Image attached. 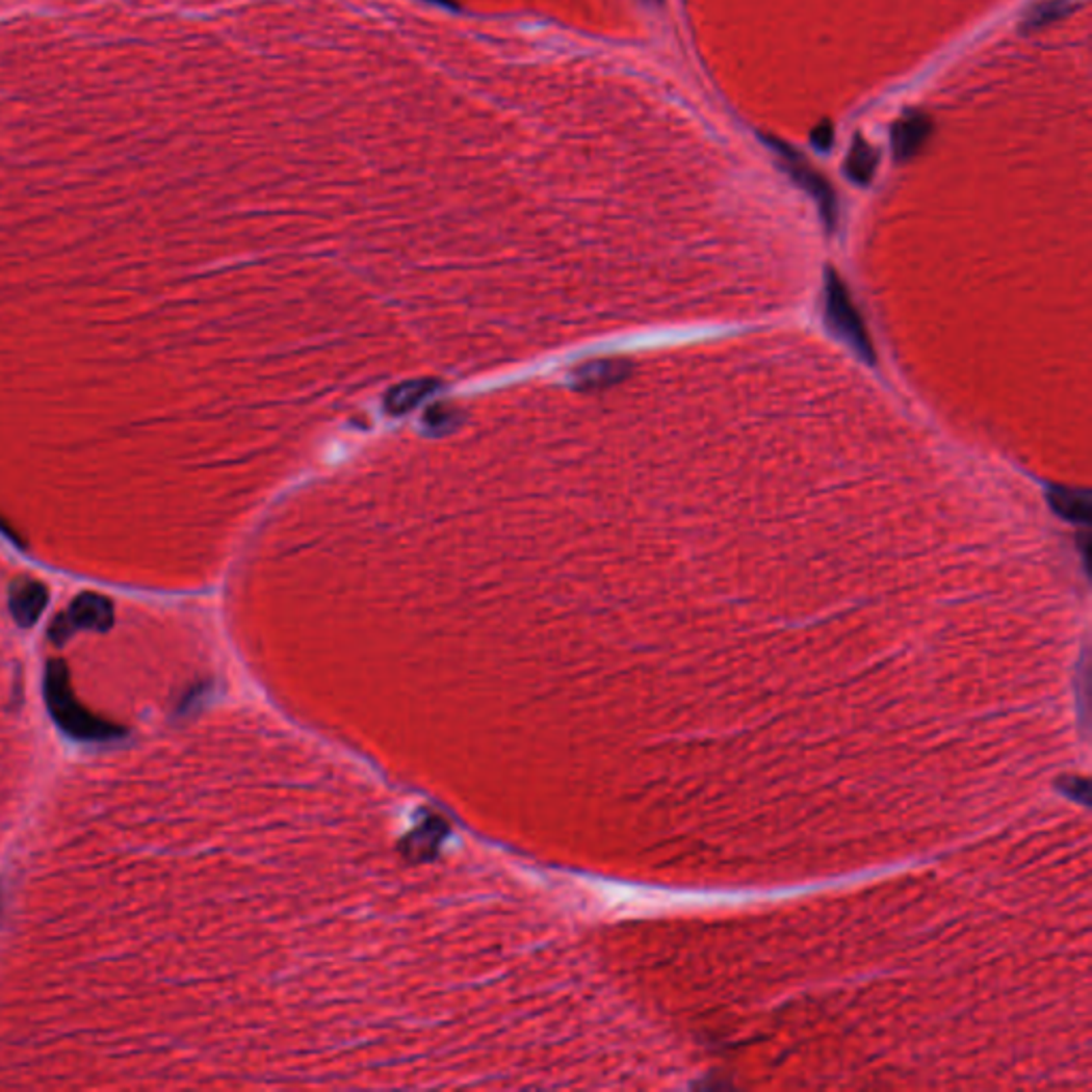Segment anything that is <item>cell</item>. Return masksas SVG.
<instances>
[{"label": "cell", "instance_id": "277c9868", "mask_svg": "<svg viewBox=\"0 0 1092 1092\" xmlns=\"http://www.w3.org/2000/svg\"><path fill=\"white\" fill-rule=\"evenodd\" d=\"M933 124L924 113H909L899 120L892 129V146L899 160H907L919 152L931 135Z\"/></svg>", "mask_w": 1092, "mask_h": 1092}, {"label": "cell", "instance_id": "3957f363", "mask_svg": "<svg viewBox=\"0 0 1092 1092\" xmlns=\"http://www.w3.org/2000/svg\"><path fill=\"white\" fill-rule=\"evenodd\" d=\"M50 704L54 706V712L56 718L64 724V728H69L71 732L75 734H86V736H107V734H113L118 730L83 716V710L77 708V704L69 698V692L67 687L62 685V681L56 679V675H52L50 679Z\"/></svg>", "mask_w": 1092, "mask_h": 1092}, {"label": "cell", "instance_id": "8992f818", "mask_svg": "<svg viewBox=\"0 0 1092 1092\" xmlns=\"http://www.w3.org/2000/svg\"><path fill=\"white\" fill-rule=\"evenodd\" d=\"M877 150L873 146H868L862 137L856 139V144L852 146L850 150V156H848V162H846V170H848V176L858 182V184H868L875 176V170H877Z\"/></svg>", "mask_w": 1092, "mask_h": 1092}, {"label": "cell", "instance_id": "52a82bcc", "mask_svg": "<svg viewBox=\"0 0 1092 1092\" xmlns=\"http://www.w3.org/2000/svg\"><path fill=\"white\" fill-rule=\"evenodd\" d=\"M1069 11H1071L1069 0H1043V3L1035 5L1024 16V26L1026 28H1041V26H1045L1049 22H1057L1059 18H1063Z\"/></svg>", "mask_w": 1092, "mask_h": 1092}, {"label": "cell", "instance_id": "7a4b0ae2", "mask_svg": "<svg viewBox=\"0 0 1092 1092\" xmlns=\"http://www.w3.org/2000/svg\"><path fill=\"white\" fill-rule=\"evenodd\" d=\"M766 144L775 150V154L779 156V162L783 170L789 174V178L801 186L820 207V214L824 218V225L832 231L838 223V203H836V194L832 190V186L828 184V180L817 174L813 166L809 164L807 158H803L801 154H798L791 146L775 139V137H764Z\"/></svg>", "mask_w": 1092, "mask_h": 1092}, {"label": "cell", "instance_id": "ba28073f", "mask_svg": "<svg viewBox=\"0 0 1092 1092\" xmlns=\"http://www.w3.org/2000/svg\"><path fill=\"white\" fill-rule=\"evenodd\" d=\"M813 146L817 150H828L832 146V126L828 122L820 124L813 131Z\"/></svg>", "mask_w": 1092, "mask_h": 1092}, {"label": "cell", "instance_id": "5b68a950", "mask_svg": "<svg viewBox=\"0 0 1092 1092\" xmlns=\"http://www.w3.org/2000/svg\"><path fill=\"white\" fill-rule=\"evenodd\" d=\"M1047 501H1049V506H1052V511L1061 519H1065L1069 523H1082V525L1090 523L1092 509H1090L1088 491L1055 485V487H1049V491H1047Z\"/></svg>", "mask_w": 1092, "mask_h": 1092}, {"label": "cell", "instance_id": "6da1fadb", "mask_svg": "<svg viewBox=\"0 0 1092 1092\" xmlns=\"http://www.w3.org/2000/svg\"><path fill=\"white\" fill-rule=\"evenodd\" d=\"M824 312L826 322L836 338L848 344L864 363H875V348L866 324L850 295L848 286L834 269H828L826 274Z\"/></svg>", "mask_w": 1092, "mask_h": 1092}, {"label": "cell", "instance_id": "9c48e42d", "mask_svg": "<svg viewBox=\"0 0 1092 1092\" xmlns=\"http://www.w3.org/2000/svg\"><path fill=\"white\" fill-rule=\"evenodd\" d=\"M645 3H649V5H661V0H645Z\"/></svg>", "mask_w": 1092, "mask_h": 1092}]
</instances>
